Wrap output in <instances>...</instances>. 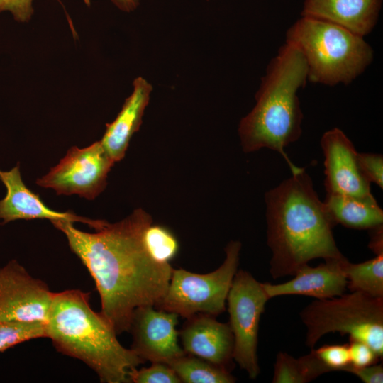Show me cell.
Listing matches in <instances>:
<instances>
[{"label":"cell","instance_id":"1","mask_svg":"<svg viewBox=\"0 0 383 383\" xmlns=\"http://www.w3.org/2000/svg\"><path fill=\"white\" fill-rule=\"evenodd\" d=\"M51 222L91 275L101 299L100 312L117 335L129 331L136 308L155 306L165 294L173 268L155 261L146 250L143 234L152 220L142 209L118 222L106 221L94 233L82 231L70 221Z\"/></svg>","mask_w":383,"mask_h":383},{"label":"cell","instance_id":"2","mask_svg":"<svg viewBox=\"0 0 383 383\" xmlns=\"http://www.w3.org/2000/svg\"><path fill=\"white\" fill-rule=\"evenodd\" d=\"M270 273L293 276L316 258L341 259L332 229L335 226L305 170L265 194Z\"/></svg>","mask_w":383,"mask_h":383},{"label":"cell","instance_id":"3","mask_svg":"<svg viewBox=\"0 0 383 383\" xmlns=\"http://www.w3.org/2000/svg\"><path fill=\"white\" fill-rule=\"evenodd\" d=\"M307 81L303 55L285 42L267 67L255 106L240 122L238 133L245 152L268 148L284 157L292 174L304 170L290 160L284 148L301 135L304 116L298 92Z\"/></svg>","mask_w":383,"mask_h":383},{"label":"cell","instance_id":"4","mask_svg":"<svg viewBox=\"0 0 383 383\" xmlns=\"http://www.w3.org/2000/svg\"><path fill=\"white\" fill-rule=\"evenodd\" d=\"M116 335L110 322L91 308L89 293L79 289L54 293L46 337L57 351L95 371L101 382H129V370L145 362L124 348Z\"/></svg>","mask_w":383,"mask_h":383},{"label":"cell","instance_id":"5","mask_svg":"<svg viewBox=\"0 0 383 383\" xmlns=\"http://www.w3.org/2000/svg\"><path fill=\"white\" fill-rule=\"evenodd\" d=\"M285 42L303 55L308 81L326 86L352 83L374 60L364 37L318 18L301 16L287 30Z\"/></svg>","mask_w":383,"mask_h":383},{"label":"cell","instance_id":"6","mask_svg":"<svg viewBox=\"0 0 383 383\" xmlns=\"http://www.w3.org/2000/svg\"><path fill=\"white\" fill-rule=\"evenodd\" d=\"M306 332L305 343L313 348L329 333L348 335L350 340L370 346L383 357V298L360 292L317 299L300 313Z\"/></svg>","mask_w":383,"mask_h":383},{"label":"cell","instance_id":"7","mask_svg":"<svg viewBox=\"0 0 383 383\" xmlns=\"http://www.w3.org/2000/svg\"><path fill=\"white\" fill-rule=\"evenodd\" d=\"M240 248L239 241H231L223 264L207 274L173 269L167 289L155 306L186 318L198 313L216 316L223 313L238 271Z\"/></svg>","mask_w":383,"mask_h":383},{"label":"cell","instance_id":"8","mask_svg":"<svg viewBox=\"0 0 383 383\" xmlns=\"http://www.w3.org/2000/svg\"><path fill=\"white\" fill-rule=\"evenodd\" d=\"M269 299L262 283L250 272H236L226 300L234 338L233 357L252 379L260 372L257 355L259 324Z\"/></svg>","mask_w":383,"mask_h":383},{"label":"cell","instance_id":"9","mask_svg":"<svg viewBox=\"0 0 383 383\" xmlns=\"http://www.w3.org/2000/svg\"><path fill=\"white\" fill-rule=\"evenodd\" d=\"M114 163L100 140L84 148L73 146L35 183L54 189L57 194H78L92 200L106 188L108 173Z\"/></svg>","mask_w":383,"mask_h":383},{"label":"cell","instance_id":"10","mask_svg":"<svg viewBox=\"0 0 383 383\" xmlns=\"http://www.w3.org/2000/svg\"><path fill=\"white\" fill-rule=\"evenodd\" d=\"M53 295L16 260L0 268V322L46 323Z\"/></svg>","mask_w":383,"mask_h":383},{"label":"cell","instance_id":"11","mask_svg":"<svg viewBox=\"0 0 383 383\" xmlns=\"http://www.w3.org/2000/svg\"><path fill=\"white\" fill-rule=\"evenodd\" d=\"M179 316L155 309L154 306L136 308L132 315L129 331L132 333L131 349L143 360L168 364L185 352L178 343L176 328Z\"/></svg>","mask_w":383,"mask_h":383},{"label":"cell","instance_id":"12","mask_svg":"<svg viewBox=\"0 0 383 383\" xmlns=\"http://www.w3.org/2000/svg\"><path fill=\"white\" fill-rule=\"evenodd\" d=\"M324 155V185L328 194L366 196L370 183L362 174L357 152L352 141L338 128L326 131L321 138Z\"/></svg>","mask_w":383,"mask_h":383},{"label":"cell","instance_id":"13","mask_svg":"<svg viewBox=\"0 0 383 383\" xmlns=\"http://www.w3.org/2000/svg\"><path fill=\"white\" fill-rule=\"evenodd\" d=\"M0 180L6 187V196L0 201L1 224L16 220L49 219L81 222L96 230L105 223L104 220H92L76 215L72 211L60 212L48 207L39 195L30 190L23 183L19 164L11 170H0Z\"/></svg>","mask_w":383,"mask_h":383},{"label":"cell","instance_id":"14","mask_svg":"<svg viewBox=\"0 0 383 383\" xmlns=\"http://www.w3.org/2000/svg\"><path fill=\"white\" fill-rule=\"evenodd\" d=\"M187 319L179 332L184 351L231 370L234 338L229 323L204 313Z\"/></svg>","mask_w":383,"mask_h":383},{"label":"cell","instance_id":"15","mask_svg":"<svg viewBox=\"0 0 383 383\" xmlns=\"http://www.w3.org/2000/svg\"><path fill=\"white\" fill-rule=\"evenodd\" d=\"M345 257L325 260L316 267L308 264L299 269L294 278L281 284L262 283L270 299L284 295H304L317 299L343 294L348 285L344 271Z\"/></svg>","mask_w":383,"mask_h":383},{"label":"cell","instance_id":"16","mask_svg":"<svg viewBox=\"0 0 383 383\" xmlns=\"http://www.w3.org/2000/svg\"><path fill=\"white\" fill-rule=\"evenodd\" d=\"M382 0H304L301 16L326 21L362 37L376 26Z\"/></svg>","mask_w":383,"mask_h":383},{"label":"cell","instance_id":"17","mask_svg":"<svg viewBox=\"0 0 383 383\" xmlns=\"http://www.w3.org/2000/svg\"><path fill=\"white\" fill-rule=\"evenodd\" d=\"M152 89L145 79L140 77L136 78L133 82V91L126 99L121 111L112 123L106 124L100 141L114 162L124 157L131 137L138 131Z\"/></svg>","mask_w":383,"mask_h":383},{"label":"cell","instance_id":"18","mask_svg":"<svg viewBox=\"0 0 383 383\" xmlns=\"http://www.w3.org/2000/svg\"><path fill=\"white\" fill-rule=\"evenodd\" d=\"M323 202L335 225L369 230L383 225V211L372 194L361 196L327 194Z\"/></svg>","mask_w":383,"mask_h":383},{"label":"cell","instance_id":"19","mask_svg":"<svg viewBox=\"0 0 383 383\" xmlns=\"http://www.w3.org/2000/svg\"><path fill=\"white\" fill-rule=\"evenodd\" d=\"M313 349L295 358L285 352L278 353L274 366L273 383H307L328 372Z\"/></svg>","mask_w":383,"mask_h":383},{"label":"cell","instance_id":"20","mask_svg":"<svg viewBox=\"0 0 383 383\" xmlns=\"http://www.w3.org/2000/svg\"><path fill=\"white\" fill-rule=\"evenodd\" d=\"M185 383H233L230 370L199 357L184 353L167 364Z\"/></svg>","mask_w":383,"mask_h":383},{"label":"cell","instance_id":"21","mask_svg":"<svg viewBox=\"0 0 383 383\" xmlns=\"http://www.w3.org/2000/svg\"><path fill=\"white\" fill-rule=\"evenodd\" d=\"M343 266L350 292L383 298V254L357 264L346 260Z\"/></svg>","mask_w":383,"mask_h":383},{"label":"cell","instance_id":"22","mask_svg":"<svg viewBox=\"0 0 383 383\" xmlns=\"http://www.w3.org/2000/svg\"><path fill=\"white\" fill-rule=\"evenodd\" d=\"M143 242L150 255L160 263H170L177 255L179 244L166 227L150 224L145 230Z\"/></svg>","mask_w":383,"mask_h":383},{"label":"cell","instance_id":"23","mask_svg":"<svg viewBox=\"0 0 383 383\" xmlns=\"http://www.w3.org/2000/svg\"><path fill=\"white\" fill-rule=\"evenodd\" d=\"M46 337V323L0 322V352L32 339Z\"/></svg>","mask_w":383,"mask_h":383},{"label":"cell","instance_id":"24","mask_svg":"<svg viewBox=\"0 0 383 383\" xmlns=\"http://www.w3.org/2000/svg\"><path fill=\"white\" fill-rule=\"evenodd\" d=\"M129 382L134 383H179L175 372L167 364L152 362L149 367L140 370L133 367L128 372Z\"/></svg>","mask_w":383,"mask_h":383},{"label":"cell","instance_id":"25","mask_svg":"<svg viewBox=\"0 0 383 383\" xmlns=\"http://www.w3.org/2000/svg\"><path fill=\"white\" fill-rule=\"evenodd\" d=\"M313 351L329 372L344 371L350 365L348 344L324 345Z\"/></svg>","mask_w":383,"mask_h":383},{"label":"cell","instance_id":"26","mask_svg":"<svg viewBox=\"0 0 383 383\" xmlns=\"http://www.w3.org/2000/svg\"><path fill=\"white\" fill-rule=\"evenodd\" d=\"M360 169L371 184L374 183L383 188V157L381 154L357 152Z\"/></svg>","mask_w":383,"mask_h":383},{"label":"cell","instance_id":"27","mask_svg":"<svg viewBox=\"0 0 383 383\" xmlns=\"http://www.w3.org/2000/svg\"><path fill=\"white\" fill-rule=\"evenodd\" d=\"M348 350L350 355V366L354 367H363L378 362L379 356L365 343L350 340Z\"/></svg>","mask_w":383,"mask_h":383},{"label":"cell","instance_id":"28","mask_svg":"<svg viewBox=\"0 0 383 383\" xmlns=\"http://www.w3.org/2000/svg\"><path fill=\"white\" fill-rule=\"evenodd\" d=\"M9 11L18 21H27L33 12L32 0H0V11Z\"/></svg>","mask_w":383,"mask_h":383},{"label":"cell","instance_id":"29","mask_svg":"<svg viewBox=\"0 0 383 383\" xmlns=\"http://www.w3.org/2000/svg\"><path fill=\"white\" fill-rule=\"evenodd\" d=\"M357 376L365 383H382V364H374L363 367H354L349 365L345 370Z\"/></svg>","mask_w":383,"mask_h":383},{"label":"cell","instance_id":"30","mask_svg":"<svg viewBox=\"0 0 383 383\" xmlns=\"http://www.w3.org/2000/svg\"><path fill=\"white\" fill-rule=\"evenodd\" d=\"M370 230V240L369 248L376 255L383 254V225L378 226Z\"/></svg>","mask_w":383,"mask_h":383},{"label":"cell","instance_id":"31","mask_svg":"<svg viewBox=\"0 0 383 383\" xmlns=\"http://www.w3.org/2000/svg\"><path fill=\"white\" fill-rule=\"evenodd\" d=\"M121 9L124 11H131L134 9L137 4L138 0H112Z\"/></svg>","mask_w":383,"mask_h":383}]
</instances>
